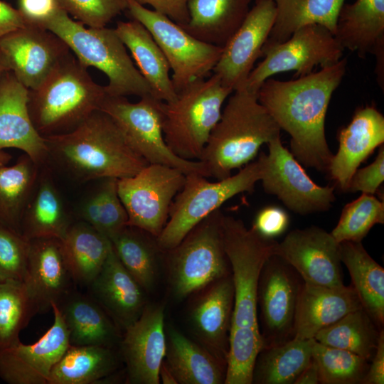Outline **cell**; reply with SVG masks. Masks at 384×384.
Returning a JSON list of instances; mask_svg holds the SVG:
<instances>
[{
    "label": "cell",
    "instance_id": "7dc6e473",
    "mask_svg": "<svg viewBox=\"0 0 384 384\" xmlns=\"http://www.w3.org/2000/svg\"><path fill=\"white\" fill-rule=\"evenodd\" d=\"M384 181V146H380L375 159L365 168L357 169L351 178L348 192L374 195Z\"/></svg>",
    "mask_w": 384,
    "mask_h": 384
},
{
    "label": "cell",
    "instance_id": "6f0895ef",
    "mask_svg": "<svg viewBox=\"0 0 384 384\" xmlns=\"http://www.w3.org/2000/svg\"><path fill=\"white\" fill-rule=\"evenodd\" d=\"M6 71H9L3 55L0 53V75Z\"/></svg>",
    "mask_w": 384,
    "mask_h": 384
},
{
    "label": "cell",
    "instance_id": "db71d44e",
    "mask_svg": "<svg viewBox=\"0 0 384 384\" xmlns=\"http://www.w3.org/2000/svg\"><path fill=\"white\" fill-rule=\"evenodd\" d=\"M319 373L317 364L312 358L307 366L302 371L294 384H318Z\"/></svg>",
    "mask_w": 384,
    "mask_h": 384
},
{
    "label": "cell",
    "instance_id": "ffe728a7",
    "mask_svg": "<svg viewBox=\"0 0 384 384\" xmlns=\"http://www.w3.org/2000/svg\"><path fill=\"white\" fill-rule=\"evenodd\" d=\"M132 384H159L166 353L164 307L144 306L139 318L124 329L120 342Z\"/></svg>",
    "mask_w": 384,
    "mask_h": 384
},
{
    "label": "cell",
    "instance_id": "f1b7e54d",
    "mask_svg": "<svg viewBox=\"0 0 384 384\" xmlns=\"http://www.w3.org/2000/svg\"><path fill=\"white\" fill-rule=\"evenodd\" d=\"M114 29L149 84L152 96L165 102L175 100L177 92L169 63L149 31L134 19L118 21Z\"/></svg>",
    "mask_w": 384,
    "mask_h": 384
},
{
    "label": "cell",
    "instance_id": "7402d4cb",
    "mask_svg": "<svg viewBox=\"0 0 384 384\" xmlns=\"http://www.w3.org/2000/svg\"><path fill=\"white\" fill-rule=\"evenodd\" d=\"M338 140V150L328 175L342 191L348 192L351 178L360 164L383 144V115L372 106L358 109L350 123L339 130Z\"/></svg>",
    "mask_w": 384,
    "mask_h": 384
},
{
    "label": "cell",
    "instance_id": "e0dca14e",
    "mask_svg": "<svg viewBox=\"0 0 384 384\" xmlns=\"http://www.w3.org/2000/svg\"><path fill=\"white\" fill-rule=\"evenodd\" d=\"M274 255L290 265L305 283L327 287L344 285L339 242L319 227L290 231L277 242Z\"/></svg>",
    "mask_w": 384,
    "mask_h": 384
},
{
    "label": "cell",
    "instance_id": "7c38bea8",
    "mask_svg": "<svg viewBox=\"0 0 384 384\" xmlns=\"http://www.w3.org/2000/svg\"><path fill=\"white\" fill-rule=\"evenodd\" d=\"M344 48L326 27L307 24L296 30L285 41L265 42L264 59L251 71L244 87L257 92L263 82L274 74L295 71L299 78L338 62Z\"/></svg>",
    "mask_w": 384,
    "mask_h": 384
},
{
    "label": "cell",
    "instance_id": "4dcf8cb0",
    "mask_svg": "<svg viewBox=\"0 0 384 384\" xmlns=\"http://www.w3.org/2000/svg\"><path fill=\"white\" fill-rule=\"evenodd\" d=\"M253 0H188V21L181 26L205 43L223 48L237 31Z\"/></svg>",
    "mask_w": 384,
    "mask_h": 384
},
{
    "label": "cell",
    "instance_id": "3957f363",
    "mask_svg": "<svg viewBox=\"0 0 384 384\" xmlns=\"http://www.w3.org/2000/svg\"><path fill=\"white\" fill-rule=\"evenodd\" d=\"M280 128L259 102L257 92L245 87L229 97L199 161L209 177L221 180L252 161L260 146L280 137Z\"/></svg>",
    "mask_w": 384,
    "mask_h": 384
},
{
    "label": "cell",
    "instance_id": "681fc988",
    "mask_svg": "<svg viewBox=\"0 0 384 384\" xmlns=\"http://www.w3.org/2000/svg\"><path fill=\"white\" fill-rule=\"evenodd\" d=\"M60 9L58 0H18V10L26 25L44 28Z\"/></svg>",
    "mask_w": 384,
    "mask_h": 384
},
{
    "label": "cell",
    "instance_id": "277c9868",
    "mask_svg": "<svg viewBox=\"0 0 384 384\" xmlns=\"http://www.w3.org/2000/svg\"><path fill=\"white\" fill-rule=\"evenodd\" d=\"M107 95L71 53L38 87L29 90V114L43 137L60 135L100 110Z\"/></svg>",
    "mask_w": 384,
    "mask_h": 384
},
{
    "label": "cell",
    "instance_id": "f5cc1de1",
    "mask_svg": "<svg viewBox=\"0 0 384 384\" xmlns=\"http://www.w3.org/2000/svg\"><path fill=\"white\" fill-rule=\"evenodd\" d=\"M26 25L18 9L0 0V38Z\"/></svg>",
    "mask_w": 384,
    "mask_h": 384
},
{
    "label": "cell",
    "instance_id": "7bdbcfd3",
    "mask_svg": "<svg viewBox=\"0 0 384 384\" xmlns=\"http://www.w3.org/2000/svg\"><path fill=\"white\" fill-rule=\"evenodd\" d=\"M312 358L317 364L321 384H358L368 369V361L346 350L314 341Z\"/></svg>",
    "mask_w": 384,
    "mask_h": 384
},
{
    "label": "cell",
    "instance_id": "1f68e13d",
    "mask_svg": "<svg viewBox=\"0 0 384 384\" xmlns=\"http://www.w3.org/2000/svg\"><path fill=\"white\" fill-rule=\"evenodd\" d=\"M165 364L181 384L225 383L226 362L174 328L166 334Z\"/></svg>",
    "mask_w": 384,
    "mask_h": 384
},
{
    "label": "cell",
    "instance_id": "cb8c5ba5",
    "mask_svg": "<svg viewBox=\"0 0 384 384\" xmlns=\"http://www.w3.org/2000/svg\"><path fill=\"white\" fill-rule=\"evenodd\" d=\"M335 37L345 49L362 58H376L378 80L383 84L384 0H356L343 4L338 14Z\"/></svg>",
    "mask_w": 384,
    "mask_h": 384
},
{
    "label": "cell",
    "instance_id": "b9f144b4",
    "mask_svg": "<svg viewBox=\"0 0 384 384\" xmlns=\"http://www.w3.org/2000/svg\"><path fill=\"white\" fill-rule=\"evenodd\" d=\"M37 313L24 282H0V356L20 341V332Z\"/></svg>",
    "mask_w": 384,
    "mask_h": 384
},
{
    "label": "cell",
    "instance_id": "ab89813d",
    "mask_svg": "<svg viewBox=\"0 0 384 384\" xmlns=\"http://www.w3.org/2000/svg\"><path fill=\"white\" fill-rule=\"evenodd\" d=\"M100 181L83 201L78 216L111 240L127 226L128 215L118 193V179Z\"/></svg>",
    "mask_w": 384,
    "mask_h": 384
},
{
    "label": "cell",
    "instance_id": "6da1fadb",
    "mask_svg": "<svg viewBox=\"0 0 384 384\" xmlns=\"http://www.w3.org/2000/svg\"><path fill=\"white\" fill-rule=\"evenodd\" d=\"M347 59L289 81L272 78L257 91L259 102L290 136V152L305 167L328 174L334 156L325 119L334 92L346 73Z\"/></svg>",
    "mask_w": 384,
    "mask_h": 384
},
{
    "label": "cell",
    "instance_id": "d590c367",
    "mask_svg": "<svg viewBox=\"0 0 384 384\" xmlns=\"http://www.w3.org/2000/svg\"><path fill=\"white\" fill-rule=\"evenodd\" d=\"M276 17L266 42L281 43L298 28L317 23L334 35L339 11L345 0H272Z\"/></svg>",
    "mask_w": 384,
    "mask_h": 384
},
{
    "label": "cell",
    "instance_id": "8d00e7d4",
    "mask_svg": "<svg viewBox=\"0 0 384 384\" xmlns=\"http://www.w3.org/2000/svg\"><path fill=\"white\" fill-rule=\"evenodd\" d=\"M117 358L110 347L71 346L55 365L48 384H90L110 374Z\"/></svg>",
    "mask_w": 384,
    "mask_h": 384
},
{
    "label": "cell",
    "instance_id": "52a82bcc",
    "mask_svg": "<svg viewBox=\"0 0 384 384\" xmlns=\"http://www.w3.org/2000/svg\"><path fill=\"white\" fill-rule=\"evenodd\" d=\"M265 155L260 153L256 161L236 174L214 182L198 174H187L171 205L168 221L156 238L159 249L166 252L176 247L196 225L233 196L252 193L262 176Z\"/></svg>",
    "mask_w": 384,
    "mask_h": 384
},
{
    "label": "cell",
    "instance_id": "836d02e7",
    "mask_svg": "<svg viewBox=\"0 0 384 384\" xmlns=\"http://www.w3.org/2000/svg\"><path fill=\"white\" fill-rule=\"evenodd\" d=\"M340 257L348 269L352 286L362 308L376 326L384 324V269L363 247L361 242H339Z\"/></svg>",
    "mask_w": 384,
    "mask_h": 384
},
{
    "label": "cell",
    "instance_id": "c3c4849f",
    "mask_svg": "<svg viewBox=\"0 0 384 384\" xmlns=\"http://www.w3.org/2000/svg\"><path fill=\"white\" fill-rule=\"evenodd\" d=\"M289 224L287 213L280 207L271 206L257 213L252 228L260 235L274 239L284 233Z\"/></svg>",
    "mask_w": 384,
    "mask_h": 384
},
{
    "label": "cell",
    "instance_id": "11a10c76",
    "mask_svg": "<svg viewBox=\"0 0 384 384\" xmlns=\"http://www.w3.org/2000/svg\"><path fill=\"white\" fill-rule=\"evenodd\" d=\"M159 380L164 384H178L175 377L168 368L164 361L161 363L159 369Z\"/></svg>",
    "mask_w": 384,
    "mask_h": 384
},
{
    "label": "cell",
    "instance_id": "816d5d0a",
    "mask_svg": "<svg viewBox=\"0 0 384 384\" xmlns=\"http://www.w3.org/2000/svg\"><path fill=\"white\" fill-rule=\"evenodd\" d=\"M370 365L362 380L361 384L384 383V331H380L378 343L370 360Z\"/></svg>",
    "mask_w": 384,
    "mask_h": 384
},
{
    "label": "cell",
    "instance_id": "60d3db41",
    "mask_svg": "<svg viewBox=\"0 0 384 384\" xmlns=\"http://www.w3.org/2000/svg\"><path fill=\"white\" fill-rule=\"evenodd\" d=\"M146 232L126 226L110 241L122 265L143 289H149L156 272V240L152 242Z\"/></svg>",
    "mask_w": 384,
    "mask_h": 384
},
{
    "label": "cell",
    "instance_id": "f35d334b",
    "mask_svg": "<svg viewBox=\"0 0 384 384\" xmlns=\"http://www.w3.org/2000/svg\"><path fill=\"white\" fill-rule=\"evenodd\" d=\"M382 329L361 308L321 329L314 339L326 346L351 351L369 362L375 352Z\"/></svg>",
    "mask_w": 384,
    "mask_h": 384
},
{
    "label": "cell",
    "instance_id": "8fae6325",
    "mask_svg": "<svg viewBox=\"0 0 384 384\" xmlns=\"http://www.w3.org/2000/svg\"><path fill=\"white\" fill-rule=\"evenodd\" d=\"M127 1L132 19L149 31L164 54L176 92L210 75L220 59L222 47L197 39L165 15L134 0Z\"/></svg>",
    "mask_w": 384,
    "mask_h": 384
},
{
    "label": "cell",
    "instance_id": "ac0fdd59",
    "mask_svg": "<svg viewBox=\"0 0 384 384\" xmlns=\"http://www.w3.org/2000/svg\"><path fill=\"white\" fill-rule=\"evenodd\" d=\"M276 17L272 0H255L241 26L223 48V52L213 72L222 84L233 91L243 88L262 57Z\"/></svg>",
    "mask_w": 384,
    "mask_h": 384
},
{
    "label": "cell",
    "instance_id": "7a4b0ae2",
    "mask_svg": "<svg viewBox=\"0 0 384 384\" xmlns=\"http://www.w3.org/2000/svg\"><path fill=\"white\" fill-rule=\"evenodd\" d=\"M44 139L48 162L80 182L133 176L149 164L114 121L101 110L94 112L73 131Z\"/></svg>",
    "mask_w": 384,
    "mask_h": 384
},
{
    "label": "cell",
    "instance_id": "4316f807",
    "mask_svg": "<svg viewBox=\"0 0 384 384\" xmlns=\"http://www.w3.org/2000/svg\"><path fill=\"white\" fill-rule=\"evenodd\" d=\"M233 306L234 287L230 274L212 283L191 311L198 335L210 346L212 353L225 362Z\"/></svg>",
    "mask_w": 384,
    "mask_h": 384
},
{
    "label": "cell",
    "instance_id": "ba28073f",
    "mask_svg": "<svg viewBox=\"0 0 384 384\" xmlns=\"http://www.w3.org/2000/svg\"><path fill=\"white\" fill-rule=\"evenodd\" d=\"M224 249L234 287L230 331H259L257 292L261 271L277 242L265 238L230 215L222 220Z\"/></svg>",
    "mask_w": 384,
    "mask_h": 384
},
{
    "label": "cell",
    "instance_id": "44dd1931",
    "mask_svg": "<svg viewBox=\"0 0 384 384\" xmlns=\"http://www.w3.org/2000/svg\"><path fill=\"white\" fill-rule=\"evenodd\" d=\"M28 93L11 71L0 75V151L20 149L41 167L48 162V148L31 119Z\"/></svg>",
    "mask_w": 384,
    "mask_h": 384
},
{
    "label": "cell",
    "instance_id": "d4e9b609",
    "mask_svg": "<svg viewBox=\"0 0 384 384\" xmlns=\"http://www.w3.org/2000/svg\"><path fill=\"white\" fill-rule=\"evenodd\" d=\"M88 287L89 294L124 329L139 318L145 306L142 287L122 265L112 247Z\"/></svg>",
    "mask_w": 384,
    "mask_h": 384
},
{
    "label": "cell",
    "instance_id": "5b68a950",
    "mask_svg": "<svg viewBox=\"0 0 384 384\" xmlns=\"http://www.w3.org/2000/svg\"><path fill=\"white\" fill-rule=\"evenodd\" d=\"M60 37L86 68L94 67L105 74L106 92L112 96L152 95L151 88L140 73L114 28H86L72 20L60 9L44 26Z\"/></svg>",
    "mask_w": 384,
    "mask_h": 384
},
{
    "label": "cell",
    "instance_id": "74e56055",
    "mask_svg": "<svg viewBox=\"0 0 384 384\" xmlns=\"http://www.w3.org/2000/svg\"><path fill=\"white\" fill-rule=\"evenodd\" d=\"M41 167L24 153L14 165L0 164V223L21 233L23 214Z\"/></svg>",
    "mask_w": 384,
    "mask_h": 384
},
{
    "label": "cell",
    "instance_id": "e575fe53",
    "mask_svg": "<svg viewBox=\"0 0 384 384\" xmlns=\"http://www.w3.org/2000/svg\"><path fill=\"white\" fill-rule=\"evenodd\" d=\"M314 341L293 338L281 345L263 347L256 358L252 383L294 384L312 359Z\"/></svg>",
    "mask_w": 384,
    "mask_h": 384
},
{
    "label": "cell",
    "instance_id": "484cf974",
    "mask_svg": "<svg viewBox=\"0 0 384 384\" xmlns=\"http://www.w3.org/2000/svg\"><path fill=\"white\" fill-rule=\"evenodd\" d=\"M361 308L352 285L327 287L304 282L297 306L294 338H314L321 329Z\"/></svg>",
    "mask_w": 384,
    "mask_h": 384
},
{
    "label": "cell",
    "instance_id": "8992f818",
    "mask_svg": "<svg viewBox=\"0 0 384 384\" xmlns=\"http://www.w3.org/2000/svg\"><path fill=\"white\" fill-rule=\"evenodd\" d=\"M233 92L213 74L178 92L173 101L164 102V137L175 154L186 160H200L223 105Z\"/></svg>",
    "mask_w": 384,
    "mask_h": 384
},
{
    "label": "cell",
    "instance_id": "d6a6232c",
    "mask_svg": "<svg viewBox=\"0 0 384 384\" xmlns=\"http://www.w3.org/2000/svg\"><path fill=\"white\" fill-rule=\"evenodd\" d=\"M60 242L73 282L88 287L112 249L110 240L80 220L73 222Z\"/></svg>",
    "mask_w": 384,
    "mask_h": 384
},
{
    "label": "cell",
    "instance_id": "2e32d148",
    "mask_svg": "<svg viewBox=\"0 0 384 384\" xmlns=\"http://www.w3.org/2000/svg\"><path fill=\"white\" fill-rule=\"evenodd\" d=\"M70 51L60 37L38 26L25 25L0 38L9 70L28 90L38 87Z\"/></svg>",
    "mask_w": 384,
    "mask_h": 384
},
{
    "label": "cell",
    "instance_id": "4fadbf2b",
    "mask_svg": "<svg viewBox=\"0 0 384 384\" xmlns=\"http://www.w3.org/2000/svg\"><path fill=\"white\" fill-rule=\"evenodd\" d=\"M186 176L173 167L149 164L134 176L118 179V193L128 215L127 225L157 238Z\"/></svg>",
    "mask_w": 384,
    "mask_h": 384
},
{
    "label": "cell",
    "instance_id": "f6af8a7d",
    "mask_svg": "<svg viewBox=\"0 0 384 384\" xmlns=\"http://www.w3.org/2000/svg\"><path fill=\"white\" fill-rule=\"evenodd\" d=\"M29 240L0 223V282H23L27 272Z\"/></svg>",
    "mask_w": 384,
    "mask_h": 384
},
{
    "label": "cell",
    "instance_id": "f546056e",
    "mask_svg": "<svg viewBox=\"0 0 384 384\" xmlns=\"http://www.w3.org/2000/svg\"><path fill=\"white\" fill-rule=\"evenodd\" d=\"M72 223L48 169L42 166L23 214L21 234L28 240L41 238L60 240Z\"/></svg>",
    "mask_w": 384,
    "mask_h": 384
},
{
    "label": "cell",
    "instance_id": "bcb514c9",
    "mask_svg": "<svg viewBox=\"0 0 384 384\" xmlns=\"http://www.w3.org/2000/svg\"><path fill=\"white\" fill-rule=\"evenodd\" d=\"M77 21L90 28H102L127 9V0H58Z\"/></svg>",
    "mask_w": 384,
    "mask_h": 384
},
{
    "label": "cell",
    "instance_id": "d6986e66",
    "mask_svg": "<svg viewBox=\"0 0 384 384\" xmlns=\"http://www.w3.org/2000/svg\"><path fill=\"white\" fill-rule=\"evenodd\" d=\"M52 326L35 343L19 341L0 356V378L9 384H48L55 365L70 346L69 334L60 311L51 304Z\"/></svg>",
    "mask_w": 384,
    "mask_h": 384
},
{
    "label": "cell",
    "instance_id": "83f0119b",
    "mask_svg": "<svg viewBox=\"0 0 384 384\" xmlns=\"http://www.w3.org/2000/svg\"><path fill=\"white\" fill-rule=\"evenodd\" d=\"M57 306L68 330L70 345L111 348L118 341V326L89 294L72 289Z\"/></svg>",
    "mask_w": 384,
    "mask_h": 384
},
{
    "label": "cell",
    "instance_id": "30bf717a",
    "mask_svg": "<svg viewBox=\"0 0 384 384\" xmlns=\"http://www.w3.org/2000/svg\"><path fill=\"white\" fill-rule=\"evenodd\" d=\"M163 104L152 95L131 102L126 97L107 95L100 110L114 121L131 146L148 164L165 165L186 175L198 174L208 178V169L202 161L183 159L167 145L162 127Z\"/></svg>",
    "mask_w": 384,
    "mask_h": 384
},
{
    "label": "cell",
    "instance_id": "9c48e42d",
    "mask_svg": "<svg viewBox=\"0 0 384 384\" xmlns=\"http://www.w3.org/2000/svg\"><path fill=\"white\" fill-rule=\"evenodd\" d=\"M223 214L215 210L196 225L169 253V280L182 299L230 274L223 237Z\"/></svg>",
    "mask_w": 384,
    "mask_h": 384
},
{
    "label": "cell",
    "instance_id": "ee69618b",
    "mask_svg": "<svg viewBox=\"0 0 384 384\" xmlns=\"http://www.w3.org/2000/svg\"><path fill=\"white\" fill-rule=\"evenodd\" d=\"M384 223V203L374 195L363 193L347 203L331 234L338 242H361L371 228Z\"/></svg>",
    "mask_w": 384,
    "mask_h": 384
},
{
    "label": "cell",
    "instance_id": "9f6ffc18",
    "mask_svg": "<svg viewBox=\"0 0 384 384\" xmlns=\"http://www.w3.org/2000/svg\"><path fill=\"white\" fill-rule=\"evenodd\" d=\"M11 159V156L4 151H0V164H7Z\"/></svg>",
    "mask_w": 384,
    "mask_h": 384
},
{
    "label": "cell",
    "instance_id": "9a60e30c",
    "mask_svg": "<svg viewBox=\"0 0 384 384\" xmlns=\"http://www.w3.org/2000/svg\"><path fill=\"white\" fill-rule=\"evenodd\" d=\"M262 178L264 191L274 195L290 210L309 215L329 210L335 201L334 187L321 186L283 146L280 137L268 143Z\"/></svg>",
    "mask_w": 384,
    "mask_h": 384
},
{
    "label": "cell",
    "instance_id": "5bb4252c",
    "mask_svg": "<svg viewBox=\"0 0 384 384\" xmlns=\"http://www.w3.org/2000/svg\"><path fill=\"white\" fill-rule=\"evenodd\" d=\"M303 284L297 272L277 255L264 265L257 292L264 347L281 345L294 338L297 306Z\"/></svg>",
    "mask_w": 384,
    "mask_h": 384
},
{
    "label": "cell",
    "instance_id": "f907efd6",
    "mask_svg": "<svg viewBox=\"0 0 384 384\" xmlns=\"http://www.w3.org/2000/svg\"><path fill=\"white\" fill-rule=\"evenodd\" d=\"M140 5H149L152 10L165 15L180 26L189 20L188 0H134Z\"/></svg>",
    "mask_w": 384,
    "mask_h": 384
},
{
    "label": "cell",
    "instance_id": "603a6c76",
    "mask_svg": "<svg viewBox=\"0 0 384 384\" xmlns=\"http://www.w3.org/2000/svg\"><path fill=\"white\" fill-rule=\"evenodd\" d=\"M38 313L58 304L73 289L74 282L64 259L60 240L41 238L29 240L27 272L23 281Z\"/></svg>",
    "mask_w": 384,
    "mask_h": 384
}]
</instances>
